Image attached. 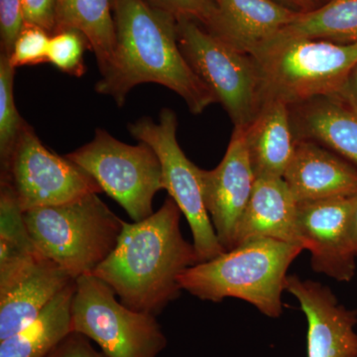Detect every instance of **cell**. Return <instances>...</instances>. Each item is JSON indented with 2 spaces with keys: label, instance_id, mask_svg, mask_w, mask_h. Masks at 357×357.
Wrapping results in <instances>:
<instances>
[{
  "label": "cell",
  "instance_id": "22",
  "mask_svg": "<svg viewBox=\"0 0 357 357\" xmlns=\"http://www.w3.org/2000/svg\"><path fill=\"white\" fill-rule=\"evenodd\" d=\"M41 255L29 236L13 187L0 180V293Z\"/></svg>",
  "mask_w": 357,
  "mask_h": 357
},
{
  "label": "cell",
  "instance_id": "7",
  "mask_svg": "<svg viewBox=\"0 0 357 357\" xmlns=\"http://www.w3.org/2000/svg\"><path fill=\"white\" fill-rule=\"evenodd\" d=\"M114 291L93 275L76 279L72 331L86 335L105 357H157L167 338L156 317L136 312L115 298Z\"/></svg>",
  "mask_w": 357,
  "mask_h": 357
},
{
  "label": "cell",
  "instance_id": "11",
  "mask_svg": "<svg viewBox=\"0 0 357 357\" xmlns=\"http://www.w3.org/2000/svg\"><path fill=\"white\" fill-rule=\"evenodd\" d=\"M352 197L297 203L301 243L311 252L312 269L340 282L356 273L357 255L349 238Z\"/></svg>",
  "mask_w": 357,
  "mask_h": 357
},
{
  "label": "cell",
  "instance_id": "21",
  "mask_svg": "<svg viewBox=\"0 0 357 357\" xmlns=\"http://www.w3.org/2000/svg\"><path fill=\"white\" fill-rule=\"evenodd\" d=\"M76 30L88 42L102 75L114 55L115 23L112 0H57V32Z\"/></svg>",
  "mask_w": 357,
  "mask_h": 357
},
{
  "label": "cell",
  "instance_id": "28",
  "mask_svg": "<svg viewBox=\"0 0 357 357\" xmlns=\"http://www.w3.org/2000/svg\"><path fill=\"white\" fill-rule=\"evenodd\" d=\"M25 26L20 0H0V37L1 53L10 57L14 44Z\"/></svg>",
  "mask_w": 357,
  "mask_h": 357
},
{
  "label": "cell",
  "instance_id": "1",
  "mask_svg": "<svg viewBox=\"0 0 357 357\" xmlns=\"http://www.w3.org/2000/svg\"><path fill=\"white\" fill-rule=\"evenodd\" d=\"M112 2L116 40L109 69L96 84L100 95L122 107L134 86L155 83L180 96L194 114L218 102L183 55L173 15L148 0Z\"/></svg>",
  "mask_w": 357,
  "mask_h": 357
},
{
  "label": "cell",
  "instance_id": "17",
  "mask_svg": "<svg viewBox=\"0 0 357 357\" xmlns=\"http://www.w3.org/2000/svg\"><path fill=\"white\" fill-rule=\"evenodd\" d=\"M218 38L252 55L297 17L298 11L276 0H213Z\"/></svg>",
  "mask_w": 357,
  "mask_h": 357
},
{
  "label": "cell",
  "instance_id": "4",
  "mask_svg": "<svg viewBox=\"0 0 357 357\" xmlns=\"http://www.w3.org/2000/svg\"><path fill=\"white\" fill-rule=\"evenodd\" d=\"M37 250L74 279L93 274L114 251L124 222L98 194L23 213Z\"/></svg>",
  "mask_w": 357,
  "mask_h": 357
},
{
  "label": "cell",
  "instance_id": "8",
  "mask_svg": "<svg viewBox=\"0 0 357 357\" xmlns=\"http://www.w3.org/2000/svg\"><path fill=\"white\" fill-rule=\"evenodd\" d=\"M91 176L134 222L153 215V199L165 190L162 166L149 145H129L98 128L95 137L66 155Z\"/></svg>",
  "mask_w": 357,
  "mask_h": 357
},
{
  "label": "cell",
  "instance_id": "14",
  "mask_svg": "<svg viewBox=\"0 0 357 357\" xmlns=\"http://www.w3.org/2000/svg\"><path fill=\"white\" fill-rule=\"evenodd\" d=\"M283 178L297 203L351 196L357 192V169L309 140H296Z\"/></svg>",
  "mask_w": 357,
  "mask_h": 357
},
{
  "label": "cell",
  "instance_id": "6",
  "mask_svg": "<svg viewBox=\"0 0 357 357\" xmlns=\"http://www.w3.org/2000/svg\"><path fill=\"white\" fill-rule=\"evenodd\" d=\"M177 32L185 60L222 105L234 128H248L265 100L255 58L195 21L177 20Z\"/></svg>",
  "mask_w": 357,
  "mask_h": 357
},
{
  "label": "cell",
  "instance_id": "13",
  "mask_svg": "<svg viewBox=\"0 0 357 357\" xmlns=\"http://www.w3.org/2000/svg\"><path fill=\"white\" fill-rule=\"evenodd\" d=\"M286 291L300 303L307 321V357H357V311L338 303L330 288L292 275Z\"/></svg>",
  "mask_w": 357,
  "mask_h": 357
},
{
  "label": "cell",
  "instance_id": "30",
  "mask_svg": "<svg viewBox=\"0 0 357 357\" xmlns=\"http://www.w3.org/2000/svg\"><path fill=\"white\" fill-rule=\"evenodd\" d=\"M44 357H105L96 351L86 335L70 333Z\"/></svg>",
  "mask_w": 357,
  "mask_h": 357
},
{
  "label": "cell",
  "instance_id": "16",
  "mask_svg": "<svg viewBox=\"0 0 357 357\" xmlns=\"http://www.w3.org/2000/svg\"><path fill=\"white\" fill-rule=\"evenodd\" d=\"M75 280L57 263L40 256L6 292L0 293V340L31 324Z\"/></svg>",
  "mask_w": 357,
  "mask_h": 357
},
{
  "label": "cell",
  "instance_id": "20",
  "mask_svg": "<svg viewBox=\"0 0 357 357\" xmlns=\"http://www.w3.org/2000/svg\"><path fill=\"white\" fill-rule=\"evenodd\" d=\"M76 290L73 281L41 314L15 335L0 340V357H44L73 333L70 307Z\"/></svg>",
  "mask_w": 357,
  "mask_h": 357
},
{
  "label": "cell",
  "instance_id": "23",
  "mask_svg": "<svg viewBox=\"0 0 357 357\" xmlns=\"http://www.w3.org/2000/svg\"><path fill=\"white\" fill-rule=\"evenodd\" d=\"M281 31L301 38L357 43V0H326L317 8L298 14Z\"/></svg>",
  "mask_w": 357,
  "mask_h": 357
},
{
  "label": "cell",
  "instance_id": "18",
  "mask_svg": "<svg viewBox=\"0 0 357 357\" xmlns=\"http://www.w3.org/2000/svg\"><path fill=\"white\" fill-rule=\"evenodd\" d=\"M296 140L332 149L357 165V114L335 96H319L289 107Z\"/></svg>",
  "mask_w": 357,
  "mask_h": 357
},
{
  "label": "cell",
  "instance_id": "15",
  "mask_svg": "<svg viewBox=\"0 0 357 357\" xmlns=\"http://www.w3.org/2000/svg\"><path fill=\"white\" fill-rule=\"evenodd\" d=\"M256 239L301 243L297 202L283 178H256L236 234L234 248Z\"/></svg>",
  "mask_w": 357,
  "mask_h": 357
},
{
  "label": "cell",
  "instance_id": "19",
  "mask_svg": "<svg viewBox=\"0 0 357 357\" xmlns=\"http://www.w3.org/2000/svg\"><path fill=\"white\" fill-rule=\"evenodd\" d=\"M243 130L255 178H283L296 144L289 105L266 98Z\"/></svg>",
  "mask_w": 357,
  "mask_h": 357
},
{
  "label": "cell",
  "instance_id": "26",
  "mask_svg": "<svg viewBox=\"0 0 357 357\" xmlns=\"http://www.w3.org/2000/svg\"><path fill=\"white\" fill-rule=\"evenodd\" d=\"M51 37L37 26L25 24L14 44L9 62L14 69L23 66L48 63V49Z\"/></svg>",
  "mask_w": 357,
  "mask_h": 357
},
{
  "label": "cell",
  "instance_id": "12",
  "mask_svg": "<svg viewBox=\"0 0 357 357\" xmlns=\"http://www.w3.org/2000/svg\"><path fill=\"white\" fill-rule=\"evenodd\" d=\"M204 204L225 251L234 248L236 234L255 185L243 129L234 128L225 156L213 170L201 169Z\"/></svg>",
  "mask_w": 357,
  "mask_h": 357
},
{
  "label": "cell",
  "instance_id": "10",
  "mask_svg": "<svg viewBox=\"0 0 357 357\" xmlns=\"http://www.w3.org/2000/svg\"><path fill=\"white\" fill-rule=\"evenodd\" d=\"M0 180L11 185L23 213L102 192L84 169L45 146L28 123Z\"/></svg>",
  "mask_w": 357,
  "mask_h": 357
},
{
  "label": "cell",
  "instance_id": "5",
  "mask_svg": "<svg viewBox=\"0 0 357 357\" xmlns=\"http://www.w3.org/2000/svg\"><path fill=\"white\" fill-rule=\"evenodd\" d=\"M265 100L289 107L333 96L357 62V43L301 38L279 32L252 54Z\"/></svg>",
  "mask_w": 357,
  "mask_h": 357
},
{
  "label": "cell",
  "instance_id": "24",
  "mask_svg": "<svg viewBox=\"0 0 357 357\" xmlns=\"http://www.w3.org/2000/svg\"><path fill=\"white\" fill-rule=\"evenodd\" d=\"M14 74L9 57L0 55V166L8 168L11 155L27 122L21 117L14 100Z\"/></svg>",
  "mask_w": 357,
  "mask_h": 357
},
{
  "label": "cell",
  "instance_id": "29",
  "mask_svg": "<svg viewBox=\"0 0 357 357\" xmlns=\"http://www.w3.org/2000/svg\"><path fill=\"white\" fill-rule=\"evenodd\" d=\"M25 24L37 26L48 34L57 31V0H20Z\"/></svg>",
  "mask_w": 357,
  "mask_h": 357
},
{
  "label": "cell",
  "instance_id": "31",
  "mask_svg": "<svg viewBox=\"0 0 357 357\" xmlns=\"http://www.w3.org/2000/svg\"><path fill=\"white\" fill-rule=\"evenodd\" d=\"M333 96L357 114V62L344 77L337 93Z\"/></svg>",
  "mask_w": 357,
  "mask_h": 357
},
{
  "label": "cell",
  "instance_id": "32",
  "mask_svg": "<svg viewBox=\"0 0 357 357\" xmlns=\"http://www.w3.org/2000/svg\"><path fill=\"white\" fill-rule=\"evenodd\" d=\"M276 1L298 13H307L325 3L323 0H276Z\"/></svg>",
  "mask_w": 357,
  "mask_h": 357
},
{
  "label": "cell",
  "instance_id": "2",
  "mask_svg": "<svg viewBox=\"0 0 357 357\" xmlns=\"http://www.w3.org/2000/svg\"><path fill=\"white\" fill-rule=\"evenodd\" d=\"M182 211L171 197L138 222H124L116 246L93 274L133 311L156 317L182 290L178 278L199 263L181 231Z\"/></svg>",
  "mask_w": 357,
  "mask_h": 357
},
{
  "label": "cell",
  "instance_id": "3",
  "mask_svg": "<svg viewBox=\"0 0 357 357\" xmlns=\"http://www.w3.org/2000/svg\"><path fill=\"white\" fill-rule=\"evenodd\" d=\"M303 250L298 244L256 239L188 268L178 284L199 299L220 303L236 298L269 318H279L289 267Z\"/></svg>",
  "mask_w": 357,
  "mask_h": 357
},
{
  "label": "cell",
  "instance_id": "27",
  "mask_svg": "<svg viewBox=\"0 0 357 357\" xmlns=\"http://www.w3.org/2000/svg\"><path fill=\"white\" fill-rule=\"evenodd\" d=\"M154 6L166 11L176 20L195 21L208 32H215L218 25V8L213 0H148Z\"/></svg>",
  "mask_w": 357,
  "mask_h": 357
},
{
  "label": "cell",
  "instance_id": "33",
  "mask_svg": "<svg viewBox=\"0 0 357 357\" xmlns=\"http://www.w3.org/2000/svg\"><path fill=\"white\" fill-rule=\"evenodd\" d=\"M349 238L357 255V192L352 197L351 215H349Z\"/></svg>",
  "mask_w": 357,
  "mask_h": 357
},
{
  "label": "cell",
  "instance_id": "25",
  "mask_svg": "<svg viewBox=\"0 0 357 357\" xmlns=\"http://www.w3.org/2000/svg\"><path fill=\"white\" fill-rule=\"evenodd\" d=\"M88 42L76 30H64L52 35L48 49V63L70 76L82 77L86 73L84 54Z\"/></svg>",
  "mask_w": 357,
  "mask_h": 357
},
{
  "label": "cell",
  "instance_id": "9",
  "mask_svg": "<svg viewBox=\"0 0 357 357\" xmlns=\"http://www.w3.org/2000/svg\"><path fill=\"white\" fill-rule=\"evenodd\" d=\"M175 112L163 109L158 122L142 117L129 124L128 130L136 140L149 145L158 156L164 188L189 222L199 263L208 261L225 250L218 241L204 204L201 168L180 147Z\"/></svg>",
  "mask_w": 357,
  "mask_h": 357
},
{
  "label": "cell",
  "instance_id": "34",
  "mask_svg": "<svg viewBox=\"0 0 357 357\" xmlns=\"http://www.w3.org/2000/svg\"><path fill=\"white\" fill-rule=\"evenodd\" d=\"M324 2H326L325 0H323Z\"/></svg>",
  "mask_w": 357,
  "mask_h": 357
}]
</instances>
